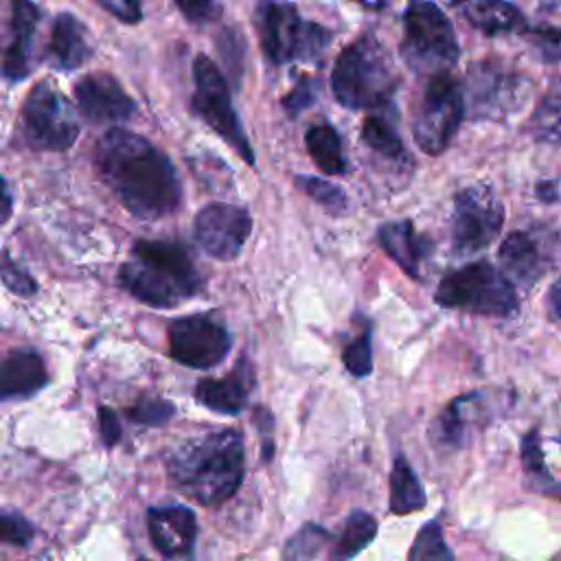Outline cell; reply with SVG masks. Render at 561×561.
Returning <instances> with one entry per match:
<instances>
[{
	"mask_svg": "<svg viewBox=\"0 0 561 561\" xmlns=\"http://www.w3.org/2000/svg\"><path fill=\"white\" fill-rule=\"evenodd\" d=\"M254 388L252 362L241 355L230 375L224 379H202L195 386V401L219 414H239L248 405V397Z\"/></svg>",
	"mask_w": 561,
	"mask_h": 561,
	"instance_id": "e0dca14e",
	"label": "cell"
},
{
	"mask_svg": "<svg viewBox=\"0 0 561 561\" xmlns=\"http://www.w3.org/2000/svg\"><path fill=\"white\" fill-rule=\"evenodd\" d=\"M316 96H318V83L309 77H302L294 85V90L283 96L280 103H283V107L289 116H298L300 112H305L316 101Z\"/></svg>",
	"mask_w": 561,
	"mask_h": 561,
	"instance_id": "74e56055",
	"label": "cell"
},
{
	"mask_svg": "<svg viewBox=\"0 0 561 561\" xmlns=\"http://www.w3.org/2000/svg\"><path fill=\"white\" fill-rule=\"evenodd\" d=\"M530 35L533 46L541 53L543 61L557 64L559 61V28L557 26H537L533 31H524Z\"/></svg>",
	"mask_w": 561,
	"mask_h": 561,
	"instance_id": "ab89813d",
	"label": "cell"
},
{
	"mask_svg": "<svg viewBox=\"0 0 561 561\" xmlns=\"http://www.w3.org/2000/svg\"><path fill=\"white\" fill-rule=\"evenodd\" d=\"M305 147L316 167L327 175L346 173L344 147L337 129L329 123H316L305 134Z\"/></svg>",
	"mask_w": 561,
	"mask_h": 561,
	"instance_id": "484cf974",
	"label": "cell"
},
{
	"mask_svg": "<svg viewBox=\"0 0 561 561\" xmlns=\"http://www.w3.org/2000/svg\"><path fill=\"white\" fill-rule=\"evenodd\" d=\"M362 142L368 147V151L386 162L390 169L408 175L412 169V158L401 140V134L394 125V121L386 112H375L366 116L362 125Z\"/></svg>",
	"mask_w": 561,
	"mask_h": 561,
	"instance_id": "cb8c5ba5",
	"label": "cell"
},
{
	"mask_svg": "<svg viewBox=\"0 0 561 561\" xmlns=\"http://www.w3.org/2000/svg\"><path fill=\"white\" fill-rule=\"evenodd\" d=\"M26 140L37 151H66L79 136V121L70 101L50 83L31 88L22 107Z\"/></svg>",
	"mask_w": 561,
	"mask_h": 561,
	"instance_id": "30bf717a",
	"label": "cell"
},
{
	"mask_svg": "<svg viewBox=\"0 0 561 561\" xmlns=\"http://www.w3.org/2000/svg\"><path fill=\"white\" fill-rule=\"evenodd\" d=\"M465 116V94L449 72L430 77L416 118L414 140L427 156H440L454 140Z\"/></svg>",
	"mask_w": 561,
	"mask_h": 561,
	"instance_id": "9c48e42d",
	"label": "cell"
},
{
	"mask_svg": "<svg viewBox=\"0 0 561 561\" xmlns=\"http://www.w3.org/2000/svg\"><path fill=\"white\" fill-rule=\"evenodd\" d=\"M375 535L377 519L366 511H353L329 552V561H353L375 539Z\"/></svg>",
	"mask_w": 561,
	"mask_h": 561,
	"instance_id": "83f0119b",
	"label": "cell"
},
{
	"mask_svg": "<svg viewBox=\"0 0 561 561\" xmlns=\"http://www.w3.org/2000/svg\"><path fill=\"white\" fill-rule=\"evenodd\" d=\"M0 280L18 296H33L37 291V283L31 278V274L22 270L7 252L0 254Z\"/></svg>",
	"mask_w": 561,
	"mask_h": 561,
	"instance_id": "d590c367",
	"label": "cell"
},
{
	"mask_svg": "<svg viewBox=\"0 0 561 561\" xmlns=\"http://www.w3.org/2000/svg\"><path fill=\"white\" fill-rule=\"evenodd\" d=\"M427 495L403 454H397L390 471V513L410 515L425 508Z\"/></svg>",
	"mask_w": 561,
	"mask_h": 561,
	"instance_id": "d4e9b609",
	"label": "cell"
},
{
	"mask_svg": "<svg viewBox=\"0 0 561 561\" xmlns=\"http://www.w3.org/2000/svg\"><path fill=\"white\" fill-rule=\"evenodd\" d=\"M138 561H149V559H138Z\"/></svg>",
	"mask_w": 561,
	"mask_h": 561,
	"instance_id": "681fc988",
	"label": "cell"
},
{
	"mask_svg": "<svg viewBox=\"0 0 561 561\" xmlns=\"http://www.w3.org/2000/svg\"><path fill=\"white\" fill-rule=\"evenodd\" d=\"M377 241L381 250L410 276L421 278L423 261L432 252V241L419 234L412 226V221H388L381 224L377 230Z\"/></svg>",
	"mask_w": 561,
	"mask_h": 561,
	"instance_id": "ffe728a7",
	"label": "cell"
},
{
	"mask_svg": "<svg viewBox=\"0 0 561 561\" xmlns=\"http://www.w3.org/2000/svg\"><path fill=\"white\" fill-rule=\"evenodd\" d=\"M458 39L449 18L430 0H412L403 13L401 55L414 72H449L458 61Z\"/></svg>",
	"mask_w": 561,
	"mask_h": 561,
	"instance_id": "52a82bcc",
	"label": "cell"
},
{
	"mask_svg": "<svg viewBox=\"0 0 561 561\" xmlns=\"http://www.w3.org/2000/svg\"><path fill=\"white\" fill-rule=\"evenodd\" d=\"M39 22V7L31 0H11V31L13 39L4 50L2 72L9 81H20L28 75L31 44Z\"/></svg>",
	"mask_w": 561,
	"mask_h": 561,
	"instance_id": "7402d4cb",
	"label": "cell"
},
{
	"mask_svg": "<svg viewBox=\"0 0 561 561\" xmlns=\"http://www.w3.org/2000/svg\"><path fill=\"white\" fill-rule=\"evenodd\" d=\"M353 2L362 4L364 9H370V11H379V9H383L386 4H390L392 0H353Z\"/></svg>",
	"mask_w": 561,
	"mask_h": 561,
	"instance_id": "7dc6e473",
	"label": "cell"
},
{
	"mask_svg": "<svg viewBox=\"0 0 561 561\" xmlns=\"http://www.w3.org/2000/svg\"><path fill=\"white\" fill-rule=\"evenodd\" d=\"M94 2L125 24H136L142 20V0H94Z\"/></svg>",
	"mask_w": 561,
	"mask_h": 561,
	"instance_id": "60d3db41",
	"label": "cell"
},
{
	"mask_svg": "<svg viewBox=\"0 0 561 561\" xmlns=\"http://www.w3.org/2000/svg\"><path fill=\"white\" fill-rule=\"evenodd\" d=\"M147 530L151 543L169 561H193L197 519L184 504L151 506L147 511Z\"/></svg>",
	"mask_w": 561,
	"mask_h": 561,
	"instance_id": "2e32d148",
	"label": "cell"
},
{
	"mask_svg": "<svg viewBox=\"0 0 561 561\" xmlns=\"http://www.w3.org/2000/svg\"><path fill=\"white\" fill-rule=\"evenodd\" d=\"M94 53L88 26L72 13L57 15L50 42H48V59L59 70H77L85 61H90Z\"/></svg>",
	"mask_w": 561,
	"mask_h": 561,
	"instance_id": "44dd1931",
	"label": "cell"
},
{
	"mask_svg": "<svg viewBox=\"0 0 561 561\" xmlns=\"http://www.w3.org/2000/svg\"><path fill=\"white\" fill-rule=\"evenodd\" d=\"M541 4H543L546 9H552V11H554L557 4H559V0H541Z\"/></svg>",
	"mask_w": 561,
	"mask_h": 561,
	"instance_id": "c3c4849f",
	"label": "cell"
},
{
	"mask_svg": "<svg viewBox=\"0 0 561 561\" xmlns=\"http://www.w3.org/2000/svg\"><path fill=\"white\" fill-rule=\"evenodd\" d=\"M559 294H561V289H559V283L554 280V283L550 285V291H548V302H550V316H552V320H559V307H561Z\"/></svg>",
	"mask_w": 561,
	"mask_h": 561,
	"instance_id": "bcb514c9",
	"label": "cell"
},
{
	"mask_svg": "<svg viewBox=\"0 0 561 561\" xmlns=\"http://www.w3.org/2000/svg\"><path fill=\"white\" fill-rule=\"evenodd\" d=\"M397 81L392 57L373 33L351 42L337 55L331 72L333 96L348 110L383 107L392 99Z\"/></svg>",
	"mask_w": 561,
	"mask_h": 561,
	"instance_id": "277c9868",
	"label": "cell"
},
{
	"mask_svg": "<svg viewBox=\"0 0 561 561\" xmlns=\"http://www.w3.org/2000/svg\"><path fill=\"white\" fill-rule=\"evenodd\" d=\"M169 355L188 368L208 370L230 351V333L213 313H191L169 322Z\"/></svg>",
	"mask_w": 561,
	"mask_h": 561,
	"instance_id": "7c38bea8",
	"label": "cell"
},
{
	"mask_svg": "<svg viewBox=\"0 0 561 561\" xmlns=\"http://www.w3.org/2000/svg\"><path fill=\"white\" fill-rule=\"evenodd\" d=\"M522 467H524L526 484H528L533 491L559 500V495H561L559 482H557V478L550 473V469L546 467V458H543V449H541V434H539V430H533V432H528V434L522 438Z\"/></svg>",
	"mask_w": 561,
	"mask_h": 561,
	"instance_id": "f1b7e54d",
	"label": "cell"
},
{
	"mask_svg": "<svg viewBox=\"0 0 561 561\" xmlns=\"http://www.w3.org/2000/svg\"><path fill=\"white\" fill-rule=\"evenodd\" d=\"M480 401L478 392H469L465 397L454 399L443 414L436 419L434 427H432V438L438 447H447V449H460L465 438H467V427H469V412L476 408V403Z\"/></svg>",
	"mask_w": 561,
	"mask_h": 561,
	"instance_id": "4316f807",
	"label": "cell"
},
{
	"mask_svg": "<svg viewBox=\"0 0 561 561\" xmlns=\"http://www.w3.org/2000/svg\"><path fill=\"white\" fill-rule=\"evenodd\" d=\"M254 423H256L261 436L265 434V440H263V447H261V458L263 460H272V456H274V440L270 438V434H272V427H274V419H272L270 410L259 405L254 410Z\"/></svg>",
	"mask_w": 561,
	"mask_h": 561,
	"instance_id": "7bdbcfd3",
	"label": "cell"
},
{
	"mask_svg": "<svg viewBox=\"0 0 561 561\" xmlns=\"http://www.w3.org/2000/svg\"><path fill=\"white\" fill-rule=\"evenodd\" d=\"M296 186L307 195L311 197L316 204H320L327 213H333V215H344L348 210V197L346 193L335 186L333 182L329 180H322V178H316V175H296L294 178Z\"/></svg>",
	"mask_w": 561,
	"mask_h": 561,
	"instance_id": "1f68e13d",
	"label": "cell"
},
{
	"mask_svg": "<svg viewBox=\"0 0 561 561\" xmlns=\"http://www.w3.org/2000/svg\"><path fill=\"white\" fill-rule=\"evenodd\" d=\"M533 125H535L539 138L557 142V136H559V94H557V88H552L548 92V96L541 101L539 110L533 116Z\"/></svg>",
	"mask_w": 561,
	"mask_h": 561,
	"instance_id": "e575fe53",
	"label": "cell"
},
{
	"mask_svg": "<svg viewBox=\"0 0 561 561\" xmlns=\"http://www.w3.org/2000/svg\"><path fill=\"white\" fill-rule=\"evenodd\" d=\"M94 164L116 199L138 219H162L182 204V182L169 156L136 131L107 129L96 142Z\"/></svg>",
	"mask_w": 561,
	"mask_h": 561,
	"instance_id": "6da1fadb",
	"label": "cell"
},
{
	"mask_svg": "<svg viewBox=\"0 0 561 561\" xmlns=\"http://www.w3.org/2000/svg\"><path fill=\"white\" fill-rule=\"evenodd\" d=\"M182 15L193 24H208L221 15L219 0H173Z\"/></svg>",
	"mask_w": 561,
	"mask_h": 561,
	"instance_id": "f35d334b",
	"label": "cell"
},
{
	"mask_svg": "<svg viewBox=\"0 0 561 561\" xmlns=\"http://www.w3.org/2000/svg\"><path fill=\"white\" fill-rule=\"evenodd\" d=\"M408 561H456L454 552L449 550L445 535H443V524L438 517L425 522L408 552Z\"/></svg>",
	"mask_w": 561,
	"mask_h": 561,
	"instance_id": "f546056e",
	"label": "cell"
},
{
	"mask_svg": "<svg viewBox=\"0 0 561 561\" xmlns=\"http://www.w3.org/2000/svg\"><path fill=\"white\" fill-rule=\"evenodd\" d=\"M193 83H195L193 96H191L193 112L215 134H219L248 164H254V151L250 147V140H248L243 127H241L239 114L234 112L230 85L210 57H206V55L195 57Z\"/></svg>",
	"mask_w": 561,
	"mask_h": 561,
	"instance_id": "ba28073f",
	"label": "cell"
},
{
	"mask_svg": "<svg viewBox=\"0 0 561 561\" xmlns=\"http://www.w3.org/2000/svg\"><path fill=\"white\" fill-rule=\"evenodd\" d=\"M373 331L370 322H364V329L344 346L342 362L346 370L355 377H366L373 373Z\"/></svg>",
	"mask_w": 561,
	"mask_h": 561,
	"instance_id": "d6a6232c",
	"label": "cell"
},
{
	"mask_svg": "<svg viewBox=\"0 0 561 561\" xmlns=\"http://www.w3.org/2000/svg\"><path fill=\"white\" fill-rule=\"evenodd\" d=\"M329 541L331 535L327 528L307 522L283 543V561H313Z\"/></svg>",
	"mask_w": 561,
	"mask_h": 561,
	"instance_id": "4dcf8cb0",
	"label": "cell"
},
{
	"mask_svg": "<svg viewBox=\"0 0 561 561\" xmlns=\"http://www.w3.org/2000/svg\"><path fill=\"white\" fill-rule=\"evenodd\" d=\"M125 414L129 421L138 425L162 427L173 419L175 405L162 397H140L131 408L125 410Z\"/></svg>",
	"mask_w": 561,
	"mask_h": 561,
	"instance_id": "836d02e7",
	"label": "cell"
},
{
	"mask_svg": "<svg viewBox=\"0 0 561 561\" xmlns=\"http://www.w3.org/2000/svg\"><path fill=\"white\" fill-rule=\"evenodd\" d=\"M504 226V206L489 184H471L456 193L451 215V245L456 256L489 248Z\"/></svg>",
	"mask_w": 561,
	"mask_h": 561,
	"instance_id": "8fae6325",
	"label": "cell"
},
{
	"mask_svg": "<svg viewBox=\"0 0 561 561\" xmlns=\"http://www.w3.org/2000/svg\"><path fill=\"white\" fill-rule=\"evenodd\" d=\"M467 83V101L476 118H506L528 101V81L495 61L471 66Z\"/></svg>",
	"mask_w": 561,
	"mask_h": 561,
	"instance_id": "4fadbf2b",
	"label": "cell"
},
{
	"mask_svg": "<svg viewBox=\"0 0 561 561\" xmlns=\"http://www.w3.org/2000/svg\"><path fill=\"white\" fill-rule=\"evenodd\" d=\"M48 383L44 359L35 351H11L0 357V399L31 397Z\"/></svg>",
	"mask_w": 561,
	"mask_h": 561,
	"instance_id": "603a6c76",
	"label": "cell"
},
{
	"mask_svg": "<svg viewBox=\"0 0 561 561\" xmlns=\"http://www.w3.org/2000/svg\"><path fill=\"white\" fill-rule=\"evenodd\" d=\"M99 430H101V438L107 447H112L121 440V423L112 408H105V405L99 408Z\"/></svg>",
	"mask_w": 561,
	"mask_h": 561,
	"instance_id": "b9f144b4",
	"label": "cell"
},
{
	"mask_svg": "<svg viewBox=\"0 0 561 561\" xmlns=\"http://www.w3.org/2000/svg\"><path fill=\"white\" fill-rule=\"evenodd\" d=\"M167 476L182 495L204 506L230 500L245 476L243 434L221 427L184 440L169 454Z\"/></svg>",
	"mask_w": 561,
	"mask_h": 561,
	"instance_id": "7a4b0ae2",
	"label": "cell"
},
{
	"mask_svg": "<svg viewBox=\"0 0 561 561\" xmlns=\"http://www.w3.org/2000/svg\"><path fill=\"white\" fill-rule=\"evenodd\" d=\"M77 107L94 125L127 123L138 114L136 101L107 72H92L75 85Z\"/></svg>",
	"mask_w": 561,
	"mask_h": 561,
	"instance_id": "9a60e30c",
	"label": "cell"
},
{
	"mask_svg": "<svg viewBox=\"0 0 561 561\" xmlns=\"http://www.w3.org/2000/svg\"><path fill=\"white\" fill-rule=\"evenodd\" d=\"M535 195H537L541 202H546V204H557V202H559V182H557V180L537 182Z\"/></svg>",
	"mask_w": 561,
	"mask_h": 561,
	"instance_id": "ee69618b",
	"label": "cell"
},
{
	"mask_svg": "<svg viewBox=\"0 0 561 561\" xmlns=\"http://www.w3.org/2000/svg\"><path fill=\"white\" fill-rule=\"evenodd\" d=\"M252 232V217L243 206L213 202L193 221L195 243L217 261H232L241 254Z\"/></svg>",
	"mask_w": 561,
	"mask_h": 561,
	"instance_id": "5bb4252c",
	"label": "cell"
},
{
	"mask_svg": "<svg viewBox=\"0 0 561 561\" xmlns=\"http://www.w3.org/2000/svg\"><path fill=\"white\" fill-rule=\"evenodd\" d=\"M451 9L473 28L489 37L524 33V13L508 0H449Z\"/></svg>",
	"mask_w": 561,
	"mask_h": 561,
	"instance_id": "d6986e66",
	"label": "cell"
},
{
	"mask_svg": "<svg viewBox=\"0 0 561 561\" xmlns=\"http://www.w3.org/2000/svg\"><path fill=\"white\" fill-rule=\"evenodd\" d=\"M33 539V526L18 513L0 511V543L26 546Z\"/></svg>",
	"mask_w": 561,
	"mask_h": 561,
	"instance_id": "8d00e7d4",
	"label": "cell"
},
{
	"mask_svg": "<svg viewBox=\"0 0 561 561\" xmlns=\"http://www.w3.org/2000/svg\"><path fill=\"white\" fill-rule=\"evenodd\" d=\"M11 208H13V202H11V193H9V186L4 182V178L0 175V224H4L11 215Z\"/></svg>",
	"mask_w": 561,
	"mask_h": 561,
	"instance_id": "f6af8a7d",
	"label": "cell"
},
{
	"mask_svg": "<svg viewBox=\"0 0 561 561\" xmlns=\"http://www.w3.org/2000/svg\"><path fill=\"white\" fill-rule=\"evenodd\" d=\"M131 254L134 259L118 270V285L136 300L169 309L199 291L202 278L182 243L140 239Z\"/></svg>",
	"mask_w": 561,
	"mask_h": 561,
	"instance_id": "3957f363",
	"label": "cell"
},
{
	"mask_svg": "<svg viewBox=\"0 0 561 561\" xmlns=\"http://www.w3.org/2000/svg\"><path fill=\"white\" fill-rule=\"evenodd\" d=\"M434 300L447 309L508 318L517 311L511 280L489 261L467 263L440 278Z\"/></svg>",
	"mask_w": 561,
	"mask_h": 561,
	"instance_id": "8992f818",
	"label": "cell"
},
{
	"mask_svg": "<svg viewBox=\"0 0 561 561\" xmlns=\"http://www.w3.org/2000/svg\"><path fill=\"white\" fill-rule=\"evenodd\" d=\"M254 24L265 57L276 66L313 61L331 44V31L305 20L289 0H259Z\"/></svg>",
	"mask_w": 561,
	"mask_h": 561,
	"instance_id": "5b68a950",
	"label": "cell"
},
{
	"mask_svg": "<svg viewBox=\"0 0 561 561\" xmlns=\"http://www.w3.org/2000/svg\"><path fill=\"white\" fill-rule=\"evenodd\" d=\"M502 274L511 280V285L530 289L548 270V256L539 239L528 232L515 230L511 232L497 252Z\"/></svg>",
	"mask_w": 561,
	"mask_h": 561,
	"instance_id": "ac0fdd59",
	"label": "cell"
}]
</instances>
